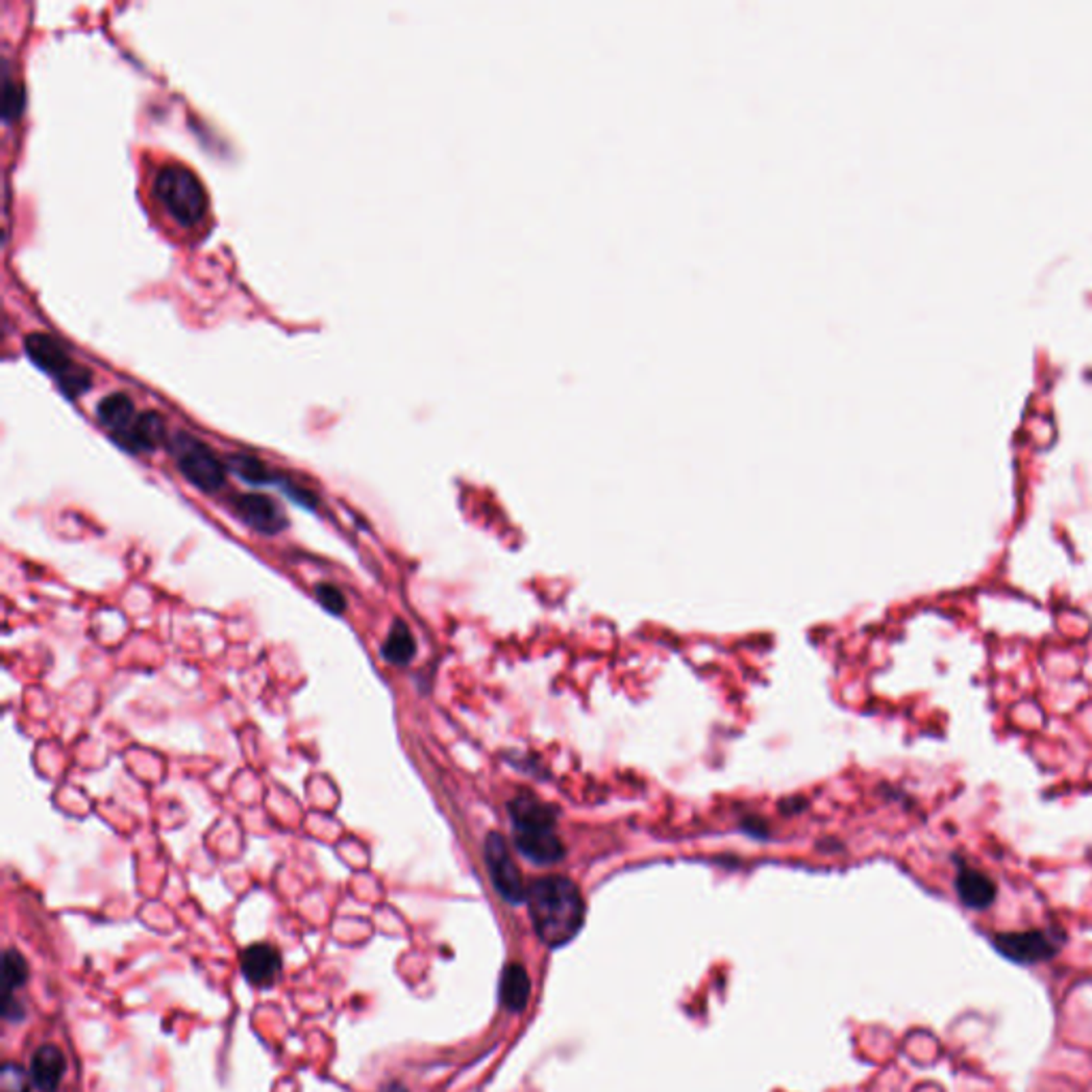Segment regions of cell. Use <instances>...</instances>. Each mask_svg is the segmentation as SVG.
Segmentation results:
<instances>
[{"instance_id":"cell-1","label":"cell","mask_w":1092,"mask_h":1092,"mask_svg":"<svg viewBox=\"0 0 1092 1092\" xmlns=\"http://www.w3.org/2000/svg\"><path fill=\"white\" fill-rule=\"evenodd\" d=\"M527 907L538 937L560 947L576 937L585 922V900L574 882L551 875L533 882L527 890Z\"/></svg>"},{"instance_id":"cell-2","label":"cell","mask_w":1092,"mask_h":1092,"mask_svg":"<svg viewBox=\"0 0 1092 1092\" xmlns=\"http://www.w3.org/2000/svg\"><path fill=\"white\" fill-rule=\"evenodd\" d=\"M513 835L519 851L536 864H555L564 858V843L555 830V813L551 806L531 798L517 796L511 802Z\"/></svg>"},{"instance_id":"cell-3","label":"cell","mask_w":1092,"mask_h":1092,"mask_svg":"<svg viewBox=\"0 0 1092 1092\" xmlns=\"http://www.w3.org/2000/svg\"><path fill=\"white\" fill-rule=\"evenodd\" d=\"M152 191L169 216L184 226L199 224L207 212V193L201 179L179 163H167L156 171Z\"/></svg>"},{"instance_id":"cell-4","label":"cell","mask_w":1092,"mask_h":1092,"mask_svg":"<svg viewBox=\"0 0 1092 1092\" xmlns=\"http://www.w3.org/2000/svg\"><path fill=\"white\" fill-rule=\"evenodd\" d=\"M177 470L193 487L205 493H216L226 482V464L199 438L177 431L169 444Z\"/></svg>"},{"instance_id":"cell-5","label":"cell","mask_w":1092,"mask_h":1092,"mask_svg":"<svg viewBox=\"0 0 1092 1092\" xmlns=\"http://www.w3.org/2000/svg\"><path fill=\"white\" fill-rule=\"evenodd\" d=\"M485 862L489 869V877L493 882V888L504 900L519 904L527 900V888L523 884V875L517 867V862L511 855V849L499 833H491L485 841Z\"/></svg>"},{"instance_id":"cell-6","label":"cell","mask_w":1092,"mask_h":1092,"mask_svg":"<svg viewBox=\"0 0 1092 1092\" xmlns=\"http://www.w3.org/2000/svg\"><path fill=\"white\" fill-rule=\"evenodd\" d=\"M992 945L1000 955H1006L1008 961L1018 965H1035L1041 961H1050L1059 951V945L1043 930L1000 933L994 935Z\"/></svg>"},{"instance_id":"cell-7","label":"cell","mask_w":1092,"mask_h":1092,"mask_svg":"<svg viewBox=\"0 0 1092 1092\" xmlns=\"http://www.w3.org/2000/svg\"><path fill=\"white\" fill-rule=\"evenodd\" d=\"M233 513L254 531L263 536H278L287 529L289 521L284 511L263 493H242L231 499Z\"/></svg>"},{"instance_id":"cell-8","label":"cell","mask_w":1092,"mask_h":1092,"mask_svg":"<svg viewBox=\"0 0 1092 1092\" xmlns=\"http://www.w3.org/2000/svg\"><path fill=\"white\" fill-rule=\"evenodd\" d=\"M240 967L248 984L254 988H271L282 973V955L278 947L269 943H254L240 955Z\"/></svg>"},{"instance_id":"cell-9","label":"cell","mask_w":1092,"mask_h":1092,"mask_svg":"<svg viewBox=\"0 0 1092 1092\" xmlns=\"http://www.w3.org/2000/svg\"><path fill=\"white\" fill-rule=\"evenodd\" d=\"M24 348L28 356L32 358L34 366H39L43 372L52 374L56 380L71 370V356L65 350V346L50 333H28L24 340Z\"/></svg>"},{"instance_id":"cell-10","label":"cell","mask_w":1092,"mask_h":1092,"mask_svg":"<svg viewBox=\"0 0 1092 1092\" xmlns=\"http://www.w3.org/2000/svg\"><path fill=\"white\" fill-rule=\"evenodd\" d=\"M67 1071L65 1054L56 1045H41L30 1061V1079L39 1092H56Z\"/></svg>"},{"instance_id":"cell-11","label":"cell","mask_w":1092,"mask_h":1092,"mask_svg":"<svg viewBox=\"0 0 1092 1092\" xmlns=\"http://www.w3.org/2000/svg\"><path fill=\"white\" fill-rule=\"evenodd\" d=\"M955 894H959L965 907L982 912V909H988L994 902L996 884L986 873L961 864V871L955 875Z\"/></svg>"},{"instance_id":"cell-12","label":"cell","mask_w":1092,"mask_h":1092,"mask_svg":"<svg viewBox=\"0 0 1092 1092\" xmlns=\"http://www.w3.org/2000/svg\"><path fill=\"white\" fill-rule=\"evenodd\" d=\"M97 417L111 431V436L118 440L120 436H124L132 427V423L136 419L134 403H132V399L126 393H111V395H107V397H103L99 401Z\"/></svg>"},{"instance_id":"cell-13","label":"cell","mask_w":1092,"mask_h":1092,"mask_svg":"<svg viewBox=\"0 0 1092 1092\" xmlns=\"http://www.w3.org/2000/svg\"><path fill=\"white\" fill-rule=\"evenodd\" d=\"M165 438V423L156 413L136 415L132 427L118 438V442L128 450H154Z\"/></svg>"},{"instance_id":"cell-14","label":"cell","mask_w":1092,"mask_h":1092,"mask_svg":"<svg viewBox=\"0 0 1092 1092\" xmlns=\"http://www.w3.org/2000/svg\"><path fill=\"white\" fill-rule=\"evenodd\" d=\"M531 994V982L521 965H508L499 979V1000L508 1012H523Z\"/></svg>"},{"instance_id":"cell-15","label":"cell","mask_w":1092,"mask_h":1092,"mask_svg":"<svg viewBox=\"0 0 1092 1092\" xmlns=\"http://www.w3.org/2000/svg\"><path fill=\"white\" fill-rule=\"evenodd\" d=\"M382 657L393 666H407L417 655V641L403 621H395L382 643Z\"/></svg>"},{"instance_id":"cell-16","label":"cell","mask_w":1092,"mask_h":1092,"mask_svg":"<svg viewBox=\"0 0 1092 1092\" xmlns=\"http://www.w3.org/2000/svg\"><path fill=\"white\" fill-rule=\"evenodd\" d=\"M224 464L235 476H240L248 485L260 487V485H267V482H273V474L269 472L265 462L254 457V454L231 452Z\"/></svg>"},{"instance_id":"cell-17","label":"cell","mask_w":1092,"mask_h":1092,"mask_svg":"<svg viewBox=\"0 0 1092 1092\" xmlns=\"http://www.w3.org/2000/svg\"><path fill=\"white\" fill-rule=\"evenodd\" d=\"M28 975L30 971H28V963L24 955L16 949H9L3 959V979H5V988L9 990V994L22 988L28 982Z\"/></svg>"},{"instance_id":"cell-18","label":"cell","mask_w":1092,"mask_h":1092,"mask_svg":"<svg viewBox=\"0 0 1092 1092\" xmlns=\"http://www.w3.org/2000/svg\"><path fill=\"white\" fill-rule=\"evenodd\" d=\"M314 594H316V600L321 602V606L329 611L331 615H342L346 611V596H344V591H340L336 585L318 582Z\"/></svg>"},{"instance_id":"cell-19","label":"cell","mask_w":1092,"mask_h":1092,"mask_svg":"<svg viewBox=\"0 0 1092 1092\" xmlns=\"http://www.w3.org/2000/svg\"><path fill=\"white\" fill-rule=\"evenodd\" d=\"M32 1079L18 1065L7 1063L0 1073V1092H30Z\"/></svg>"},{"instance_id":"cell-20","label":"cell","mask_w":1092,"mask_h":1092,"mask_svg":"<svg viewBox=\"0 0 1092 1092\" xmlns=\"http://www.w3.org/2000/svg\"><path fill=\"white\" fill-rule=\"evenodd\" d=\"M58 384L67 395H79L81 391H85L90 384H93V374H90L85 368L71 366V370L58 378Z\"/></svg>"},{"instance_id":"cell-21","label":"cell","mask_w":1092,"mask_h":1092,"mask_svg":"<svg viewBox=\"0 0 1092 1092\" xmlns=\"http://www.w3.org/2000/svg\"><path fill=\"white\" fill-rule=\"evenodd\" d=\"M24 107V88L18 81L7 79L5 81V93H3V116L7 122H11L16 116H20Z\"/></svg>"},{"instance_id":"cell-22","label":"cell","mask_w":1092,"mask_h":1092,"mask_svg":"<svg viewBox=\"0 0 1092 1092\" xmlns=\"http://www.w3.org/2000/svg\"><path fill=\"white\" fill-rule=\"evenodd\" d=\"M282 491L293 499L295 504H299V506H303V508L314 511V508L318 506V497H316V493L309 491L307 487H299V485H295V482H291V480H282Z\"/></svg>"},{"instance_id":"cell-23","label":"cell","mask_w":1092,"mask_h":1092,"mask_svg":"<svg viewBox=\"0 0 1092 1092\" xmlns=\"http://www.w3.org/2000/svg\"><path fill=\"white\" fill-rule=\"evenodd\" d=\"M378 1092H409V1090L403 1084H399V1082H389Z\"/></svg>"}]
</instances>
